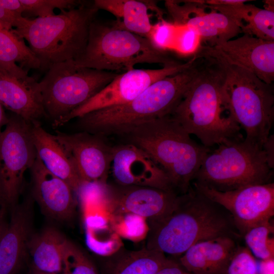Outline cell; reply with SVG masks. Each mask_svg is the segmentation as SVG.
<instances>
[{
  "label": "cell",
  "instance_id": "6da1fadb",
  "mask_svg": "<svg viewBox=\"0 0 274 274\" xmlns=\"http://www.w3.org/2000/svg\"><path fill=\"white\" fill-rule=\"evenodd\" d=\"M148 224L145 247L177 258L201 241L222 236L243 239L230 214L192 185L167 215Z\"/></svg>",
  "mask_w": 274,
  "mask_h": 274
},
{
  "label": "cell",
  "instance_id": "7a4b0ae2",
  "mask_svg": "<svg viewBox=\"0 0 274 274\" xmlns=\"http://www.w3.org/2000/svg\"><path fill=\"white\" fill-rule=\"evenodd\" d=\"M201 55L202 62L196 77L170 115L206 147L242 140L245 138L241 127L224 114L222 70L214 58Z\"/></svg>",
  "mask_w": 274,
  "mask_h": 274
},
{
  "label": "cell",
  "instance_id": "3957f363",
  "mask_svg": "<svg viewBox=\"0 0 274 274\" xmlns=\"http://www.w3.org/2000/svg\"><path fill=\"white\" fill-rule=\"evenodd\" d=\"M200 59L197 57L187 68L154 83L129 102L77 118L78 127L104 136L121 135L137 125L170 115L196 77Z\"/></svg>",
  "mask_w": 274,
  "mask_h": 274
},
{
  "label": "cell",
  "instance_id": "277c9868",
  "mask_svg": "<svg viewBox=\"0 0 274 274\" xmlns=\"http://www.w3.org/2000/svg\"><path fill=\"white\" fill-rule=\"evenodd\" d=\"M120 136L147 153L164 170L179 194L188 191L211 150L192 139L170 115L137 125Z\"/></svg>",
  "mask_w": 274,
  "mask_h": 274
},
{
  "label": "cell",
  "instance_id": "5b68a950",
  "mask_svg": "<svg viewBox=\"0 0 274 274\" xmlns=\"http://www.w3.org/2000/svg\"><path fill=\"white\" fill-rule=\"evenodd\" d=\"M98 11L93 2L85 1L57 15L31 19L22 16L11 30L27 41L40 62V68L47 71L55 64L74 61L81 55L87 43L90 24Z\"/></svg>",
  "mask_w": 274,
  "mask_h": 274
},
{
  "label": "cell",
  "instance_id": "8992f818",
  "mask_svg": "<svg viewBox=\"0 0 274 274\" xmlns=\"http://www.w3.org/2000/svg\"><path fill=\"white\" fill-rule=\"evenodd\" d=\"M201 51L214 58L222 70V95L226 111L244 129L246 141L263 147L274 121L271 84L228 62L209 47L202 46Z\"/></svg>",
  "mask_w": 274,
  "mask_h": 274
},
{
  "label": "cell",
  "instance_id": "52a82bcc",
  "mask_svg": "<svg viewBox=\"0 0 274 274\" xmlns=\"http://www.w3.org/2000/svg\"><path fill=\"white\" fill-rule=\"evenodd\" d=\"M79 67L118 73L134 69L138 64L169 66L180 63L166 52L155 48L150 40L96 19L91 23L86 46L74 61Z\"/></svg>",
  "mask_w": 274,
  "mask_h": 274
},
{
  "label": "cell",
  "instance_id": "ba28073f",
  "mask_svg": "<svg viewBox=\"0 0 274 274\" xmlns=\"http://www.w3.org/2000/svg\"><path fill=\"white\" fill-rule=\"evenodd\" d=\"M273 166L264 147L244 138L211 150L192 182L217 191H228L272 182Z\"/></svg>",
  "mask_w": 274,
  "mask_h": 274
},
{
  "label": "cell",
  "instance_id": "9c48e42d",
  "mask_svg": "<svg viewBox=\"0 0 274 274\" xmlns=\"http://www.w3.org/2000/svg\"><path fill=\"white\" fill-rule=\"evenodd\" d=\"M118 74L77 66L74 60L51 66L39 84L44 110L52 126L97 94Z\"/></svg>",
  "mask_w": 274,
  "mask_h": 274
},
{
  "label": "cell",
  "instance_id": "30bf717a",
  "mask_svg": "<svg viewBox=\"0 0 274 274\" xmlns=\"http://www.w3.org/2000/svg\"><path fill=\"white\" fill-rule=\"evenodd\" d=\"M0 134V207L11 210L19 203L24 175L37 157L30 123L13 113Z\"/></svg>",
  "mask_w": 274,
  "mask_h": 274
},
{
  "label": "cell",
  "instance_id": "8fae6325",
  "mask_svg": "<svg viewBox=\"0 0 274 274\" xmlns=\"http://www.w3.org/2000/svg\"><path fill=\"white\" fill-rule=\"evenodd\" d=\"M195 54L185 63L164 66L159 69H132L118 74L114 79L84 104L56 123L54 127L90 112L130 101L154 83L180 73L196 60Z\"/></svg>",
  "mask_w": 274,
  "mask_h": 274
},
{
  "label": "cell",
  "instance_id": "7c38bea8",
  "mask_svg": "<svg viewBox=\"0 0 274 274\" xmlns=\"http://www.w3.org/2000/svg\"><path fill=\"white\" fill-rule=\"evenodd\" d=\"M191 185L224 207L231 215L240 234L274 215V183L249 185L219 191L192 182Z\"/></svg>",
  "mask_w": 274,
  "mask_h": 274
},
{
  "label": "cell",
  "instance_id": "4fadbf2b",
  "mask_svg": "<svg viewBox=\"0 0 274 274\" xmlns=\"http://www.w3.org/2000/svg\"><path fill=\"white\" fill-rule=\"evenodd\" d=\"M179 194L172 189L117 184L102 186L100 198L114 215H132L152 222L167 215Z\"/></svg>",
  "mask_w": 274,
  "mask_h": 274
},
{
  "label": "cell",
  "instance_id": "5bb4252c",
  "mask_svg": "<svg viewBox=\"0 0 274 274\" xmlns=\"http://www.w3.org/2000/svg\"><path fill=\"white\" fill-rule=\"evenodd\" d=\"M54 136L70 157L83 183L107 184L114 146L104 136L85 131L71 134L56 130Z\"/></svg>",
  "mask_w": 274,
  "mask_h": 274
},
{
  "label": "cell",
  "instance_id": "9a60e30c",
  "mask_svg": "<svg viewBox=\"0 0 274 274\" xmlns=\"http://www.w3.org/2000/svg\"><path fill=\"white\" fill-rule=\"evenodd\" d=\"M165 6L173 23L186 25L195 30L206 46L213 47L242 33L240 28L224 14L199 1H166Z\"/></svg>",
  "mask_w": 274,
  "mask_h": 274
},
{
  "label": "cell",
  "instance_id": "2e32d148",
  "mask_svg": "<svg viewBox=\"0 0 274 274\" xmlns=\"http://www.w3.org/2000/svg\"><path fill=\"white\" fill-rule=\"evenodd\" d=\"M0 102L30 123L46 117L39 82L16 63H0Z\"/></svg>",
  "mask_w": 274,
  "mask_h": 274
},
{
  "label": "cell",
  "instance_id": "e0dca14e",
  "mask_svg": "<svg viewBox=\"0 0 274 274\" xmlns=\"http://www.w3.org/2000/svg\"><path fill=\"white\" fill-rule=\"evenodd\" d=\"M111 168L117 184L174 190L164 170L147 153L132 144L114 146Z\"/></svg>",
  "mask_w": 274,
  "mask_h": 274
},
{
  "label": "cell",
  "instance_id": "ac0fdd59",
  "mask_svg": "<svg viewBox=\"0 0 274 274\" xmlns=\"http://www.w3.org/2000/svg\"><path fill=\"white\" fill-rule=\"evenodd\" d=\"M210 48L228 62L250 72L265 83L271 84L273 81L274 41L243 33Z\"/></svg>",
  "mask_w": 274,
  "mask_h": 274
},
{
  "label": "cell",
  "instance_id": "d6986e66",
  "mask_svg": "<svg viewBox=\"0 0 274 274\" xmlns=\"http://www.w3.org/2000/svg\"><path fill=\"white\" fill-rule=\"evenodd\" d=\"M31 195L48 217L61 222L71 220L74 216L75 193L65 181L48 170L37 157L29 169Z\"/></svg>",
  "mask_w": 274,
  "mask_h": 274
},
{
  "label": "cell",
  "instance_id": "ffe728a7",
  "mask_svg": "<svg viewBox=\"0 0 274 274\" xmlns=\"http://www.w3.org/2000/svg\"><path fill=\"white\" fill-rule=\"evenodd\" d=\"M32 198L11 211L7 227L0 239V274H18L28 255L32 234Z\"/></svg>",
  "mask_w": 274,
  "mask_h": 274
},
{
  "label": "cell",
  "instance_id": "44dd1931",
  "mask_svg": "<svg viewBox=\"0 0 274 274\" xmlns=\"http://www.w3.org/2000/svg\"><path fill=\"white\" fill-rule=\"evenodd\" d=\"M239 241L222 236L198 242L178 258L192 274H224Z\"/></svg>",
  "mask_w": 274,
  "mask_h": 274
},
{
  "label": "cell",
  "instance_id": "7402d4cb",
  "mask_svg": "<svg viewBox=\"0 0 274 274\" xmlns=\"http://www.w3.org/2000/svg\"><path fill=\"white\" fill-rule=\"evenodd\" d=\"M30 133L37 157L44 166L77 193L83 183L73 161L54 135L47 132L40 121L30 123Z\"/></svg>",
  "mask_w": 274,
  "mask_h": 274
},
{
  "label": "cell",
  "instance_id": "603a6c76",
  "mask_svg": "<svg viewBox=\"0 0 274 274\" xmlns=\"http://www.w3.org/2000/svg\"><path fill=\"white\" fill-rule=\"evenodd\" d=\"M95 7L107 11L116 18L113 22L118 27L149 38L154 24L153 11L163 14L156 2L139 0H94Z\"/></svg>",
  "mask_w": 274,
  "mask_h": 274
},
{
  "label": "cell",
  "instance_id": "cb8c5ba5",
  "mask_svg": "<svg viewBox=\"0 0 274 274\" xmlns=\"http://www.w3.org/2000/svg\"><path fill=\"white\" fill-rule=\"evenodd\" d=\"M68 239L57 229L47 227L31 235L28 244L32 273L58 274L63 271V255Z\"/></svg>",
  "mask_w": 274,
  "mask_h": 274
},
{
  "label": "cell",
  "instance_id": "d4e9b609",
  "mask_svg": "<svg viewBox=\"0 0 274 274\" xmlns=\"http://www.w3.org/2000/svg\"><path fill=\"white\" fill-rule=\"evenodd\" d=\"M101 257V274H155L170 259L163 253L146 247L129 250L120 247L111 254Z\"/></svg>",
  "mask_w": 274,
  "mask_h": 274
},
{
  "label": "cell",
  "instance_id": "484cf974",
  "mask_svg": "<svg viewBox=\"0 0 274 274\" xmlns=\"http://www.w3.org/2000/svg\"><path fill=\"white\" fill-rule=\"evenodd\" d=\"M207 6L229 18L240 28L242 33L264 40L274 41L273 10L261 9L245 3Z\"/></svg>",
  "mask_w": 274,
  "mask_h": 274
},
{
  "label": "cell",
  "instance_id": "4316f807",
  "mask_svg": "<svg viewBox=\"0 0 274 274\" xmlns=\"http://www.w3.org/2000/svg\"><path fill=\"white\" fill-rule=\"evenodd\" d=\"M0 63H18L23 68L38 69L40 63L24 40L0 27Z\"/></svg>",
  "mask_w": 274,
  "mask_h": 274
},
{
  "label": "cell",
  "instance_id": "83f0119b",
  "mask_svg": "<svg viewBox=\"0 0 274 274\" xmlns=\"http://www.w3.org/2000/svg\"><path fill=\"white\" fill-rule=\"evenodd\" d=\"M274 227L267 220L247 230L243 235L247 247L253 255L261 260L274 258Z\"/></svg>",
  "mask_w": 274,
  "mask_h": 274
},
{
  "label": "cell",
  "instance_id": "f1b7e54d",
  "mask_svg": "<svg viewBox=\"0 0 274 274\" xmlns=\"http://www.w3.org/2000/svg\"><path fill=\"white\" fill-rule=\"evenodd\" d=\"M23 11L22 17L26 18L44 17L55 15L54 10H71L79 7L85 1L77 0H19Z\"/></svg>",
  "mask_w": 274,
  "mask_h": 274
},
{
  "label": "cell",
  "instance_id": "f546056e",
  "mask_svg": "<svg viewBox=\"0 0 274 274\" xmlns=\"http://www.w3.org/2000/svg\"><path fill=\"white\" fill-rule=\"evenodd\" d=\"M63 261V270L67 274H99L87 253L68 239L65 247Z\"/></svg>",
  "mask_w": 274,
  "mask_h": 274
},
{
  "label": "cell",
  "instance_id": "4dcf8cb0",
  "mask_svg": "<svg viewBox=\"0 0 274 274\" xmlns=\"http://www.w3.org/2000/svg\"><path fill=\"white\" fill-rule=\"evenodd\" d=\"M176 25V32L172 50L182 55H194L201 46L200 36L195 30L186 25Z\"/></svg>",
  "mask_w": 274,
  "mask_h": 274
},
{
  "label": "cell",
  "instance_id": "1f68e13d",
  "mask_svg": "<svg viewBox=\"0 0 274 274\" xmlns=\"http://www.w3.org/2000/svg\"><path fill=\"white\" fill-rule=\"evenodd\" d=\"M258 263L250 250L238 245L224 274H257Z\"/></svg>",
  "mask_w": 274,
  "mask_h": 274
},
{
  "label": "cell",
  "instance_id": "d6a6232c",
  "mask_svg": "<svg viewBox=\"0 0 274 274\" xmlns=\"http://www.w3.org/2000/svg\"><path fill=\"white\" fill-rule=\"evenodd\" d=\"M177 26L172 22L164 19L155 23L149 39L157 49L166 52L172 49Z\"/></svg>",
  "mask_w": 274,
  "mask_h": 274
},
{
  "label": "cell",
  "instance_id": "836d02e7",
  "mask_svg": "<svg viewBox=\"0 0 274 274\" xmlns=\"http://www.w3.org/2000/svg\"><path fill=\"white\" fill-rule=\"evenodd\" d=\"M23 11L19 0H0V27L11 30Z\"/></svg>",
  "mask_w": 274,
  "mask_h": 274
},
{
  "label": "cell",
  "instance_id": "e575fe53",
  "mask_svg": "<svg viewBox=\"0 0 274 274\" xmlns=\"http://www.w3.org/2000/svg\"><path fill=\"white\" fill-rule=\"evenodd\" d=\"M155 274H192L188 271L178 260L170 258L168 262Z\"/></svg>",
  "mask_w": 274,
  "mask_h": 274
},
{
  "label": "cell",
  "instance_id": "d590c367",
  "mask_svg": "<svg viewBox=\"0 0 274 274\" xmlns=\"http://www.w3.org/2000/svg\"><path fill=\"white\" fill-rule=\"evenodd\" d=\"M257 274H274V258L261 260L258 264Z\"/></svg>",
  "mask_w": 274,
  "mask_h": 274
},
{
  "label": "cell",
  "instance_id": "8d00e7d4",
  "mask_svg": "<svg viewBox=\"0 0 274 274\" xmlns=\"http://www.w3.org/2000/svg\"><path fill=\"white\" fill-rule=\"evenodd\" d=\"M203 4L209 6H222V5H232L249 2V1L243 0H206L199 1Z\"/></svg>",
  "mask_w": 274,
  "mask_h": 274
},
{
  "label": "cell",
  "instance_id": "74e56055",
  "mask_svg": "<svg viewBox=\"0 0 274 274\" xmlns=\"http://www.w3.org/2000/svg\"><path fill=\"white\" fill-rule=\"evenodd\" d=\"M7 211L5 208L0 207V239L8 224L6 219Z\"/></svg>",
  "mask_w": 274,
  "mask_h": 274
},
{
  "label": "cell",
  "instance_id": "f35d334b",
  "mask_svg": "<svg viewBox=\"0 0 274 274\" xmlns=\"http://www.w3.org/2000/svg\"><path fill=\"white\" fill-rule=\"evenodd\" d=\"M9 120V117L5 113L4 109L0 102V134L2 128L6 125Z\"/></svg>",
  "mask_w": 274,
  "mask_h": 274
},
{
  "label": "cell",
  "instance_id": "ab89813d",
  "mask_svg": "<svg viewBox=\"0 0 274 274\" xmlns=\"http://www.w3.org/2000/svg\"><path fill=\"white\" fill-rule=\"evenodd\" d=\"M33 274H45V273H36V272H33L32 273ZM58 274H67V272L66 271H65L64 270L63 271L60 273H58Z\"/></svg>",
  "mask_w": 274,
  "mask_h": 274
}]
</instances>
